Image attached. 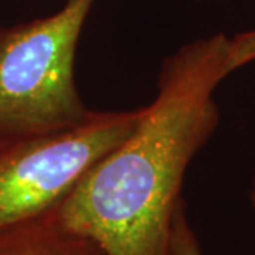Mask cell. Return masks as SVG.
Wrapping results in <instances>:
<instances>
[{"instance_id": "obj_1", "label": "cell", "mask_w": 255, "mask_h": 255, "mask_svg": "<svg viewBox=\"0 0 255 255\" xmlns=\"http://www.w3.org/2000/svg\"><path fill=\"white\" fill-rule=\"evenodd\" d=\"M230 38L196 40L163 63L135 129L82 174L51 213L107 255H169L174 211L193 157L219 124L214 91Z\"/></svg>"}, {"instance_id": "obj_2", "label": "cell", "mask_w": 255, "mask_h": 255, "mask_svg": "<svg viewBox=\"0 0 255 255\" xmlns=\"http://www.w3.org/2000/svg\"><path fill=\"white\" fill-rule=\"evenodd\" d=\"M95 0H67L47 17L0 27V146L77 127L92 115L74 60Z\"/></svg>"}, {"instance_id": "obj_3", "label": "cell", "mask_w": 255, "mask_h": 255, "mask_svg": "<svg viewBox=\"0 0 255 255\" xmlns=\"http://www.w3.org/2000/svg\"><path fill=\"white\" fill-rule=\"evenodd\" d=\"M142 112L94 111L77 127L0 146V230L54 209L135 129Z\"/></svg>"}, {"instance_id": "obj_4", "label": "cell", "mask_w": 255, "mask_h": 255, "mask_svg": "<svg viewBox=\"0 0 255 255\" xmlns=\"http://www.w3.org/2000/svg\"><path fill=\"white\" fill-rule=\"evenodd\" d=\"M0 255H107L97 243L64 227L50 211L0 230Z\"/></svg>"}, {"instance_id": "obj_5", "label": "cell", "mask_w": 255, "mask_h": 255, "mask_svg": "<svg viewBox=\"0 0 255 255\" xmlns=\"http://www.w3.org/2000/svg\"><path fill=\"white\" fill-rule=\"evenodd\" d=\"M169 255H201L199 241L187 220L186 204L183 200L174 211Z\"/></svg>"}, {"instance_id": "obj_6", "label": "cell", "mask_w": 255, "mask_h": 255, "mask_svg": "<svg viewBox=\"0 0 255 255\" xmlns=\"http://www.w3.org/2000/svg\"><path fill=\"white\" fill-rule=\"evenodd\" d=\"M250 199H251L253 206L255 207V180H254V186H253V190H251V193H250Z\"/></svg>"}]
</instances>
